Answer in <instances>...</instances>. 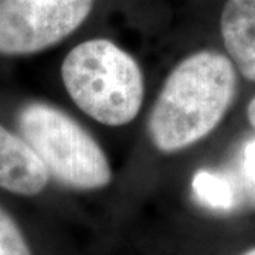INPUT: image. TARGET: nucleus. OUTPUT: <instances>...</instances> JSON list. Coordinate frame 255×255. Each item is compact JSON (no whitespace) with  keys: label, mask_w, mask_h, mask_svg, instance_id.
I'll return each mask as SVG.
<instances>
[{"label":"nucleus","mask_w":255,"mask_h":255,"mask_svg":"<svg viewBox=\"0 0 255 255\" xmlns=\"http://www.w3.org/2000/svg\"><path fill=\"white\" fill-rule=\"evenodd\" d=\"M241 174L246 182L250 194L255 201V137L247 140L241 150Z\"/></svg>","instance_id":"nucleus-9"},{"label":"nucleus","mask_w":255,"mask_h":255,"mask_svg":"<svg viewBox=\"0 0 255 255\" xmlns=\"http://www.w3.org/2000/svg\"><path fill=\"white\" fill-rule=\"evenodd\" d=\"M220 30L237 71L255 82V0H227L221 10Z\"/></svg>","instance_id":"nucleus-6"},{"label":"nucleus","mask_w":255,"mask_h":255,"mask_svg":"<svg viewBox=\"0 0 255 255\" xmlns=\"http://www.w3.org/2000/svg\"><path fill=\"white\" fill-rule=\"evenodd\" d=\"M247 118H248V122L251 124V127L255 129V97L250 101V104L247 107Z\"/></svg>","instance_id":"nucleus-10"},{"label":"nucleus","mask_w":255,"mask_h":255,"mask_svg":"<svg viewBox=\"0 0 255 255\" xmlns=\"http://www.w3.org/2000/svg\"><path fill=\"white\" fill-rule=\"evenodd\" d=\"M237 91V68L221 53L201 50L167 75L147 122L157 150L174 153L200 142L219 127Z\"/></svg>","instance_id":"nucleus-1"},{"label":"nucleus","mask_w":255,"mask_h":255,"mask_svg":"<svg viewBox=\"0 0 255 255\" xmlns=\"http://www.w3.org/2000/svg\"><path fill=\"white\" fill-rule=\"evenodd\" d=\"M50 172L24 137L0 125V187L20 196H36L46 189Z\"/></svg>","instance_id":"nucleus-5"},{"label":"nucleus","mask_w":255,"mask_h":255,"mask_svg":"<svg viewBox=\"0 0 255 255\" xmlns=\"http://www.w3.org/2000/svg\"><path fill=\"white\" fill-rule=\"evenodd\" d=\"M95 0H0V54L40 53L73 34Z\"/></svg>","instance_id":"nucleus-4"},{"label":"nucleus","mask_w":255,"mask_h":255,"mask_svg":"<svg viewBox=\"0 0 255 255\" xmlns=\"http://www.w3.org/2000/svg\"><path fill=\"white\" fill-rule=\"evenodd\" d=\"M191 189L194 197L209 209L231 211L237 207V189L227 174L200 169L193 176Z\"/></svg>","instance_id":"nucleus-7"},{"label":"nucleus","mask_w":255,"mask_h":255,"mask_svg":"<svg viewBox=\"0 0 255 255\" xmlns=\"http://www.w3.org/2000/svg\"><path fill=\"white\" fill-rule=\"evenodd\" d=\"M61 78L74 104L102 125H127L142 108L145 81L139 64L107 38L74 47L64 58Z\"/></svg>","instance_id":"nucleus-2"},{"label":"nucleus","mask_w":255,"mask_h":255,"mask_svg":"<svg viewBox=\"0 0 255 255\" xmlns=\"http://www.w3.org/2000/svg\"><path fill=\"white\" fill-rule=\"evenodd\" d=\"M243 255H255V248H253V250H250V251H247L246 254Z\"/></svg>","instance_id":"nucleus-11"},{"label":"nucleus","mask_w":255,"mask_h":255,"mask_svg":"<svg viewBox=\"0 0 255 255\" xmlns=\"http://www.w3.org/2000/svg\"><path fill=\"white\" fill-rule=\"evenodd\" d=\"M17 122L21 136L36 150L50 174L64 186L95 190L111 183L112 169L105 152L65 112L33 102L20 110Z\"/></svg>","instance_id":"nucleus-3"},{"label":"nucleus","mask_w":255,"mask_h":255,"mask_svg":"<svg viewBox=\"0 0 255 255\" xmlns=\"http://www.w3.org/2000/svg\"><path fill=\"white\" fill-rule=\"evenodd\" d=\"M0 255H31L20 228L0 207Z\"/></svg>","instance_id":"nucleus-8"}]
</instances>
